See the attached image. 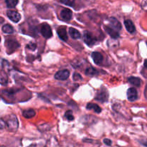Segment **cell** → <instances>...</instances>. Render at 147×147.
I'll return each mask as SVG.
<instances>
[{
  "instance_id": "32",
  "label": "cell",
  "mask_w": 147,
  "mask_h": 147,
  "mask_svg": "<svg viewBox=\"0 0 147 147\" xmlns=\"http://www.w3.org/2000/svg\"><path fill=\"white\" fill-rule=\"evenodd\" d=\"M0 42H1V37H0Z\"/></svg>"
},
{
  "instance_id": "18",
  "label": "cell",
  "mask_w": 147,
  "mask_h": 147,
  "mask_svg": "<svg viewBox=\"0 0 147 147\" xmlns=\"http://www.w3.org/2000/svg\"><path fill=\"white\" fill-rule=\"evenodd\" d=\"M129 82L131 84L134 85L135 86H137L139 87L141 86V83H142V80L139 78L137 77H130L129 78Z\"/></svg>"
},
{
  "instance_id": "25",
  "label": "cell",
  "mask_w": 147,
  "mask_h": 147,
  "mask_svg": "<svg viewBox=\"0 0 147 147\" xmlns=\"http://www.w3.org/2000/svg\"><path fill=\"white\" fill-rule=\"evenodd\" d=\"M27 47L30 50H34L36 48H37V45H36V43L34 42H30V44L27 45Z\"/></svg>"
},
{
  "instance_id": "1",
  "label": "cell",
  "mask_w": 147,
  "mask_h": 147,
  "mask_svg": "<svg viewBox=\"0 0 147 147\" xmlns=\"http://www.w3.org/2000/svg\"><path fill=\"white\" fill-rule=\"evenodd\" d=\"M6 126L10 131H16L18 129L19 123L15 115H10L6 121Z\"/></svg>"
},
{
  "instance_id": "27",
  "label": "cell",
  "mask_w": 147,
  "mask_h": 147,
  "mask_svg": "<svg viewBox=\"0 0 147 147\" xmlns=\"http://www.w3.org/2000/svg\"><path fill=\"white\" fill-rule=\"evenodd\" d=\"M103 143H104L105 144L108 145V146H111L112 144V142L111 140H110V139H103Z\"/></svg>"
},
{
  "instance_id": "4",
  "label": "cell",
  "mask_w": 147,
  "mask_h": 147,
  "mask_svg": "<svg viewBox=\"0 0 147 147\" xmlns=\"http://www.w3.org/2000/svg\"><path fill=\"white\" fill-rule=\"evenodd\" d=\"M7 14L9 19L15 23L18 22L21 20V15H20V13L16 11H14V10H8Z\"/></svg>"
},
{
  "instance_id": "26",
  "label": "cell",
  "mask_w": 147,
  "mask_h": 147,
  "mask_svg": "<svg viewBox=\"0 0 147 147\" xmlns=\"http://www.w3.org/2000/svg\"><path fill=\"white\" fill-rule=\"evenodd\" d=\"M80 79H82V76H80L79 73H74V75H73V80H80Z\"/></svg>"
},
{
  "instance_id": "13",
  "label": "cell",
  "mask_w": 147,
  "mask_h": 147,
  "mask_svg": "<svg viewBox=\"0 0 147 147\" xmlns=\"http://www.w3.org/2000/svg\"><path fill=\"white\" fill-rule=\"evenodd\" d=\"M124 24L125 27H126V30L129 32L130 33H134L136 30V28H135V26L133 22L130 20H126L124 21Z\"/></svg>"
},
{
  "instance_id": "22",
  "label": "cell",
  "mask_w": 147,
  "mask_h": 147,
  "mask_svg": "<svg viewBox=\"0 0 147 147\" xmlns=\"http://www.w3.org/2000/svg\"><path fill=\"white\" fill-rule=\"evenodd\" d=\"M6 4L9 8H14L18 4V0H6Z\"/></svg>"
},
{
  "instance_id": "11",
  "label": "cell",
  "mask_w": 147,
  "mask_h": 147,
  "mask_svg": "<svg viewBox=\"0 0 147 147\" xmlns=\"http://www.w3.org/2000/svg\"><path fill=\"white\" fill-rule=\"evenodd\" d=\"M91 57L96 65H100L103 62V55L98 52H93L91 54Z\"/></svg>"
},
{
  "instance_id": "23",
  "label": "cell",
  "mask_w": 147,
  "mask_h": 147,
  "mask_svg": "<svg viewBox=\"0 0 147 147\" xmlns=\"http://www.w3.org/2000/svg\"><path fill=\"white\" fill-rule=\"evenodd\" d=\"M60 2L69 7H73L75 5V0H60Z\"/></svg>"
},
{
  "instance_id": "12",
  "label": "cell",
  "mask_w": 147,
  "mask_h": 147,
  "mask_svg": "<svg viewBox=\"0 0 147 147\" xmlns=\"http://www.w3.org/2000/svg\"><path fill=\"white\" fill-rule=\"evenodd\" d=\"M109 22H110L111 26L113 27V29L116 30H121V24L119 22V20L117 19H116L115 17H111L109 19Z\"/></svg>"
},
{
  "instance_id": "14",
  "label": "cell",
  "mask_w": 147,
  "mask_h": 147,
  "mask_svg": "<svg viewBox=\"0 0 147 147\" xmlns=\"http://www.w3.org/2000/svg\"><path fill=\"white\" fill-rule=\"evenodd\" d=\"M105 30L106 31V32L113 39H117L119 37V34L116 31H115L113 28H111V27H107V26H105L104 27Z\"/></svg>"
},
{
  "instance_id": "5",
  "label": "cell",
  "mask_w": 147,
  "mask_h": 147,
  "mask_svg": "<svg viewBox=\"0 0 147 147\" xmlns=\"http://www.w3.org/2000/svg\"><path fill=\"white\" fill-rule=\"evenodd\" d=\"M70 76V72L68 70H62L58 71L55 75V78L60 80H67Z\"/></svg>"
},
{
  "instance_id": "3",
  "label": "cell",
  "mask_w": 147,
  "mask_h": 147,
  "mask_svg": "<svg viewBox=\"0 0 147 147\" xmlns=\"http://www.w3.org/2000/svg\"><path fill=\"white\" fill-rule=\"evenodd\" d=\"M83 40L84 42L88 45V46L93 45L96 43V39L93 36V34H90L88 32H85L83 34Z\"/></svg>"
},
{
  "instance_id": "6",
  "label": "cell",
  "mask_w": 147,
  "mask_h": 147,
  "mask_svg": "<svg viewBox=\"0 0 147 147\" xmlns=\"http://www.w3.org/2000/svg\"><path fill=\"white\" fill-rule=\"evenodd\" d=\"M109 99V94L106 90H100L96 93V100L100 102H106Z\"/></svg>"
},
{
  "instance_id": "19",
  "label": "cell",
  "mask_w": 147,
  "mask_h": 147,
  "mask_svg": "<svg viewBox=\"0 0 147 147\" xmlns=\"http://www.w3.org/2000/svg\"><path fill=\"white\" fill-rule=\"evenodd\" d=\"M2 31L6 34H12L14 32V28L10 24H4L2 27Z\"/></svg>"
},
{
  "instance_id": "29",
  "label": "cell",
  "mask_w": 147,
  "mask_h": 147,
  "mask_svg": "<svg viewBox=\"0 0 147 147\" xmlns=\"http://www.w3.org/2000/svg\"><path fill=\"white\" fill-rule=\"evenodd\" d=\"M142 7H143L145 10H147V0H144V1H142Z\"/></svg>"
},
{
  "instance_id": "28",
  "label": "cell",
  "mask_w": 147,
  "mask_h": 147,
  "mask_svg": "<svg viewBox=\"0 0 147 147\" xmlns=\"http://www.w3.org/2000/svg\"><path fill=\"white\" fill-rule=\"evenodd\" d=\"M6 126V122L0 119V129H4Z\"/></svg>"
},
{
  "instance_id": "7",
  "label": "cell",
  "mask_w": 147,
  "mask_h": 147,
  "mask_svg": "<svg viewBox=\"0 0 147 147\" xmlns=\"http://www.w3.org/2000/svg\"><path fill=\"white\" fill-rule=\"evenodd\" d=\"M127 98L129 100L133 102L137 99L138 98V93L137 90L134 88H130L127 90Z\"/></svg>"
},
{
  "instance_id": "8",
  "label": "cell",
  "mask_w": 147,
  "mask_h": 147,
  "mask_svg": "<svg viewBox=\"0 0 147 147\" xmlns=\"http://www.w3.org/2000/svg\"><path fill=\"white\" fill-rule=\"evenodd\" d=\"M6 46L7 47V50H11V53H12V52H14V50H17L20 47V45H19V43L16 40H8L6 42Z\"/></svg>"
},
{
  "instance_id": "10",
  "label": "cell",
  "mask_w": 147,
  "mask_h": 147,
  "mask_svg": "<svg viewBox=\"0 0 147 147\" xmlns=\"http://www.w3.org/2000/svg\"><path fill=\"white\" fill-rule=\"evenodd\" d=\"M60 15L63 20H65V21H69L73 17V12L69 9H63L60 12Z\"/></svg>"
},
{
  "instance_id": "15",
  "label": "cell",
  "mask_w": 147,
  "mask_h": 147,
  "mask_svg": "<svg viewBox=\"0 0 147 147\" xmlns=\"http://www.w3.org/2000/svg\"><path fill=\"white\" fill-rule=\"evenodd\" d=\"M69 34L70 35V37L73 39H79L80 37V33L79 32L78 30H77L76 29L73 28V27H70L69 28Z\"/></svg>"
},
{
  "instance_id": "16",
  "label": "cell",
  "mask_w": 147,
  "mask_h": 147,
  "mask_svg": "<svg viewBox=\"0 0 147 147\" xmlns=\"http://www.w3.org/2000/svg\"><path fill=\"white\" fill-rule=\"evenodd\" d=\"M22 116L26 119H31L35 116V111L33 109H27L22 112Z\"/></svg>"
},
{
  "instance_id": "31",
  "label": "cell",
  "mask_w": 147,
  "mask_h": 147,
  "mask_svg": "<svg viewBox=\"0 0 147 147\" xmlns=\"http://www.w3.org/2000/svg\"><path fill=\"white\" fill-rule=\"evenodd\" d=\"M144 67L147 69V60H146L144 61Z\"/></svg>"
},
{
  "instance_id": "9",
  "label": "cell",
  "mask_w": 147,
  "mask_h": 147,
  "mask_svg": "<svg viewBox=\"0 0 147 147\" xmlns=\"http://www.w3.org/2000/svg\"><path fill=\"white\" fill-rule=\"evenodd\" d=\"M57 34H58L59 37L60 38V40H62L63 41L66 42L67 40V31H66V27L65 26H61V27H58L57 30Z\"/></svg>"
},
{
  "instance_id": "21",
  "label": "cell",
  "mask_w": 147,
  "mask_h": 147,
  "mask_svg": "<svg viewBox=\"0 0 147 147\" xmlns=\"http://www.w3.org/2000/svg\"><path fill=\"white\" fill-rule=\"evenodd\" d=\"M86 75H88V76H95V75H97L98 74V70H96V69H95L94 67H88V68H87L86 70Z\"/></svg>"
},
{
  "instance_id": "17",
  "label": "cell",
  "mask_w": 147,
  "mask_h": 147,
  "mask_svg": "<svg viewBox=\"0 0 147 147\" xmlns=\"http://www.w3.org/2000/svg\"><path fill=\"white\" fill-rule=\"evenodd\" d=\"M86 108H87V109H88V110H93L97 113H99L101 112V109L99 107V106H98L97 104H95V103H88Z\"/></svg>"
},
{
  "instance_id": "20",
  "label": "cell",
  "mask_w": 147,
  "mask_h": 147,
  "mask_svg": "<svg viewBox=\"0 0 147 147\" xmlns=\"http://www.w3.org/2000/svg\"><path fill=\"white\" fill-rule=\"evenodd\" d=\"M8 82V78L4 72H0V83L2 85H6Z\"/></svg>"
},
{
  "instance_id": "24",
  "label": "cell",
  "mask_w": 147,
  "mask_h": 147,
  "mask_svg": "<svg viewBox=\"0 0 147 147\" xmlns=\"http://www.w3.org/2000/svg\"><path fill=\"white\" fill-rule=\"evenodd\" d=\"M65 116L67 118V119L68 121L74 120V116H73L71 111H66L65 113Z\"/></svg>"
},
{
  "instance_id": "30",
  "label": "cell",
  "mask_w": 147,
  "mask_h": 147,
  "mask_svg": "<svg viewBox=\"0 0 147 147\" xmlns=\"http://www.w3.org/2000/svg\"><path fill=\"white\" fill-rule=\"evenodd\" d=\"M145 96H146V98H147V86L146 88H145Z\"/></svg>"
},
{
  "instance_id": "2",
  "label": "cell",
  "mask_w": 147,
  "mask_h": 147,
  "mask_svg": "<svg viewBox=\"0 0 147 147\" xmlns=\"http://www.w3.org/2000/svg\"><path fill=\"white\" fill-rule=\"evenodd\" d=\"M40 32L42 35L46 39H49L53 36V32H52V29L49 24H43L40 28Z\"/></svg>"
}]
</instances>
